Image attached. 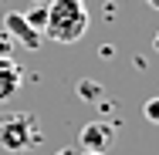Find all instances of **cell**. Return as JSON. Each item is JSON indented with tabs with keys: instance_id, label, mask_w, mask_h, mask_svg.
<instances>
[{
	"instance_id": "6da1fadb",
	"label": "cell",
	"mask_w": 159,
	"mask_h": 155,
	"mask_svg": "<svg viewBox=\"0 0 159 155\" xmlns=\"http://www.w3.org/2000/svg\"><path fill=\"white\" fill-rule=\"evenodd\" d=\"M88 3L85 0H51L48 3V20H44V37L54 44H78L88 31Z\"/></svg>"
},
{
	"instance_id": "ba28073f",
	"label": "cell",
	"mask_w": 159,
	"mask_h": 155,
	"mask_svg": "<svg viewBox=\"0 0 159 155\" xmlns=\"http://www.w3.org/2000/svg\"><path fill=\"white\" fill-rule=\"evenodd\" d=\"M142 115H146L152 125H159V94H152V98L142 105Z\"/></svg>"
},
{
	"instance_id": "30bf717a",
	"label": "cell",
	"mask_w": 159,
	"mask_h": 155,
	"mask_svg": "<svg viewBox=\"0 0 159 155\" xmlns=\"http://www.w3.org/2000/svg\"><path fill=\"white\" fill-rule=\"evenodd\" d=\"M152 54H159V31L152 34Z\"/></svg>"
},
{
	"instance_id": "7a4b0ae2",
	"label": "cell",
	"mask_w": 159,
	"mask_h": 155,
	"mask_svg": "<svg viewBox=\"0 0 159 155\" xmlns=\"http://www.w3.org/2000/svg\"><path fill=\"white\" fill-rule=\"evenodd\" d=\"M41 138V125L31 111H14L0 122V145L7 152H27Z\"/></svg>"
},
{
	"instance_id": "5b68a950",
	"label": "cell",
	"mask_w": 159,
	"mask_h": 155,
	"mask_svg": "<svg viewBox=\"0 0 159 155\" xmlns=\"http://www.w3.org/2000/svg\"><path fill=\"white\" fill-rule=\"evenodd\" d=\"M20 78H24V71L17 67V61L0 58V101H3V98H10V94L20 88Z\"/></svg>"
},
{
	"instance_id": "4fadbf2b",
	"label": "cell",
	"mask_w": 159,
	"mask_h": 155,
	"mask_svg": "<svg viewBox=\"0 0 159 155\" xmlns=\"http://www.w3.org/2000/svg\"><path fill=\"white\" fill-rule=\"evenodd\" d=\"M81 155H102V152H81Z\"/></svg>"
},
{
	"instance_id": "7c38bea8",
	"label": "cell",
	"mask_w": 159,
	"mask_h": 155,
	"mask_svg": "<svg viewBox=\"0 0 159 155\" xmlns=\"http://www.w3.org/2000/svg\"><path fill=\"white\" fill-rule=\"evenodd\" d=\"M146 3H149V7H152V10H159V0H146Z\"/></svg>"
},
{
	"instance_id": "277c9868",
	"label": "cell",
	"mask_w": 159,
	"mask_h": 155,
	"mask_svg": "<svg viewBox=\"0 0 159 155\" xmlns=\"http://www.w3.org/2000/svg\"><path fill=\"white\" fill-rule=\"evenodd\" d=\"M3 31H7V37H17V44H24L27 51H37L41 41H44V34L34 31L31 24L24 20V14H7L3 17Z\"/></svg>"
},
{
	"instance_id": "9c48e42d",
	"label": "cell",
	"mask_w": 159,
	"mask_h": 155,
	"mask_svg": "<svg viewBox=\"0 0 159 155\" xmlns=\"http://www.w3.org/2000/svg\"><path fill=\"white\" fill-rule=\"evenodd\" d=\"M10 51H14L10 37H7V34H0V58H10Z\"/></svg>"
},
{
	"instance_id": "8992f818",
	"label": "cell",
	"mask_w": 159,
	"mask_h": 155,
	"mask_svg": "<svg viewBox=\"0 0 159 155\" xmlns=\"http://www.w3.org/2000/svg\"><path fill=\"white\" fill-rule=\"evenodd\" d=\"M75 91L81 94V98H85V101H98V98H102V94H105V88H102V84H98V81H92V78H81V81H78V88H75Z\"/></svg>"
},
{
	"instance_id": "3957f363",
	"label": "cell",
	"mask_w": 159,
	"mask_h": 155,
	"mask_svg": "<svg viewBox=\"0 0 159 155\" xmlns=\"http://www.w3.org/2000/svg\"><path fill=\"white\" fill-rule=\"evenodd\" d=\"M78 142H81V152H102L105 155L115 145V125L112 122H88L81 128Z\"/></svg>"
},
{
	"instance_id": "8fae6325",
	"label": "cell",
	"mask_w": 159,
	"mask_h": 155,
	"mask_svg": "<svg viewBox=\"0 0 159 155\" xmlns=\"http://www.w3.org/2000/svg\"><path fill=\"white\" fill-rule=\"evenodd\" d=\"M54 155H78V152H71V149H61V152H54Z\"/></svg>"
},
{
	"instance_id": "52a82bcc",
	"label": "cell",
	"mask_w": 159,
	"mask_h": 155,
	"mask_svg": "<svg viewBox=\"0 0 159 155\" xmlns=\"http://www.w3.org/2000/svg\"><path fill=\"white\" fill-rule=\"evenodd\" d=\"M24 20L31 24L34 31H41V34H44V20H48V7H34V10H27V14H24Z\"/></svg>"
}]
</instances>
